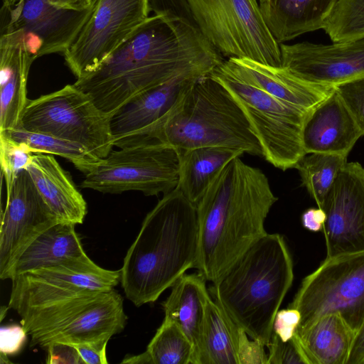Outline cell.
Here are the masks:
<instances>
[{
  "label": "cell",
  "instance_id": "7bdbcfd3",
  "mask_svg": "<svg viewBox=\"0 0 364 364\" xmlns=\"http://www.w3.org/2000/svg\"><path fill=\"white\" fill-rule=\"evenodd\" d=\"M346 364H364V319L355 333Z\"/></svg>",
  "mask_w": 364,
  "mask_h": 364
},
{
  "label": "cell",
  "instance_id": "8fae6325",
  "mask_svg": "<svg viewBox=\"0 0 364 364\" xmlns=\"http://www.w3.org/2000/svg\"><path fill=\"white\" fill-rule=\"evenodd\" d=\"M289 307L299 311V326L339 314L356 332L364 319V252L326 257L304 278Z\"/></svg>",
  "mask_w": 364,
  "mask_h": 364
},
{
  "label": "cell",
  "instance_id": "f35d334b",
  "mask_svg": "<svg viewBox=\"0 0 364 364\" xmlns=\"http://www.w3.org/2000/svg\"><path fill=\"white\" fill-rule=\"evenodd\" d=\"M48 364H84L76 348L71 344L53 343L46 347Z\"/></svg>",
  "mask_w": 364,
  "mask_h": 364
},
{
  "label": "cell",
  "instance_id": "5b68a950",
  "mask_svg": "<svg viewBox=\"0 0 364 364\" xmlns=\"http://www.w3.org/2000/svg\"><path fill=\"white\" fill-rule=\"evenodd\" d=\"M152 138L177 151L224 146L262 156L241 107L210 74L195 80L156 127Z\"/></svg>",
  "mask_w": 364,
  "mask_h": 364
},
{
  "label": "cell",
  "instance_id": "f6af8a7d",
  "mask_svg": "<svg viewBox=\"0 0 364 364\" xmlns=\"http://www.w3.org/2000/svg\"><path fill=\"white\" fill-rule=\"evenodd\" d=\"M121 363L130 364H153L152 360L146 350L138 355L125 357Z\"/></svg>",
  "mask_w": 364,
  "mask_h": 364
},
{
  "label": "cell",
  "instance_id": "30bf717a",
  "mask_svg": "<svg viewBox=\"0 0 364 364\" xmlns=\"http://www.w3.org/2000/svg\"><path fill=\"white\" fill-rule=\"evenodd\" d=\"M112 151L85 176L80 186L104 193L129 191L163 195L176 188L178 156L171 146L151 139Z\"/></svg>",
  "mask_w": 364,
  "mask_h": 364
},
{
  "label": "cell",
  "instance_id": "ab89813d",
  "mask_svg": "<svg viewBox=\"0 0 364 364\" xmlns=\"http://www.w3.org/2000/svg\"><path fill=\"white\" fill-rule=\"evenodd\" d=\"M149 8L155 14H170L195 24L187 0H149Z\"/></svg>",
  "mask_w": 364,
  "mask_h": 364
},
{
  "label": "cell",
  "instance_id": "8d00e7d4",
  "mask_svg": "<svg viewBox=\"0 0 364 364\" xmlns=\"http://www.w3.org/2000/svg\"><path fill=\"white\" fill-rule=\"evenodd\" d=\"M301 314L295 308L279 310L275 316L272 333H275L282 341L291 339L301 322Z\"/></svg>",
  "mask_w": 364,
  "mask_h": 364
},
{
  "label": "cell",
  "instance_id": "b9f144b4",
  "mask_svg": "<svg viewBox=\"0 0 364 364\" xmlns=\"http://www.w3.org/2000/svg\"><path fill=\"white\" fill-rule=\"evenodd\" d=\"M301 220L305 229L317 232L323 230L326 215L322 208H310L302 213Z\"/></svg>",
  "mask_w": 364,
  "mask_h": 364
},
{
  "label": "cell",
  "instance_id": "2e32d148",
  "mask_svg": "<svg viewBox=\"0 0 364 364\" xmlns=\"http://www.w3.org/2000/svg\"><path fill=\"white\" fill-rule=\"evenodd\" d=\"M326 257L364 252V167L347 162L322 206Z\"/></svg>",
  "mask_w": 364,
  "mask_h": 364
},
{
  "label": "cell",
  "instance_id": "9c48e42d",
  "mask_svg": "<svg viewBox=\"0 0 364 364\" xmlns=\"http://www.w3.org/2000/svg\"><path fill=\"white\" fill-rule=\"evenodd\" d=\"M110 120L109 114L73 84L28 100L18 126L81 144L102 159L114 147Z\"/></svg>",
  "mask_w": 364,
  "mask_h": 364
},
{
  "label": "cell",
  "instance_id": "ba28073f",
  "mask_svg": "<svg viewBox=\"0 0 364 364\" xmlns=\"http://www.w3.org/2000/svg\"><path fill=\"white\" fill-rule=\"evenodd\" d=\"M196 27L220 53L282 67L281 50L257 0H187Z\"/></svg>",
  "mask_w": 364,
  "mask_h": 364
},
{
  "label": "cell",
  "instance_id": "7c38bea8",
  "mask_svg": "<svg viewBox=\"0 0 364 364\" xmlns=\"http://www.w3.org/2000/svg\"><path fill=\"white\" fill-rule=\"evenodd\" d=\"M150 11L149 0H95L91 16L63 53L77 79L97 69Z\"/></svg>",
  "mask_w": 364,
  "mask_h": 364
},
{
  "label": "cell",
  "instance_id": "ee69618b",
  "mask_svg": "<svg viewBox=\"0 0 364 364\" xmlns=\"http://www.w3.org/2000/svg\"><path fill=\"white\" fill-rule=\"evenodd\" d=\"M95 0H49V1L58 7L76 11H82L92 6Z\"/></svg>",
  "mask_w": 364,
  "mask_h": 364
},
{
  "label": "cell",
  "instance_id": "cb8c5ba5",
  "mask_svg": "<svg viewBox=\"0 0 364 364\" xmlns=\"http://www.w3.org/2000/svg\"><path fill=\"white\" fill-rule=\"evenodd\" d=\"M339 0H259L264 19L278 43L322 29Z\"/></svg>",
  "mask_w": 364,
  "mask_h": 364
},
{
  "label": "cell",
  "instance_id": "836d02e7",
  "mask_svg": "<svg viewBox=\"0 0 364 364\" xmlns=\"http://www.w3.org/2000/svg\"><path fill=\"white\" fill-rule=\"evenodd\" d=\"M335 90L364 136V75L336 85Z\"/></svg>",
  "mask_w": 364,
  "mask_h": 364
},
{
  "label": "cell",
  "instance_id": "4fadbf2b",
  "mask_svg": "<svg viewBox=\"0 0 364 364\" xmlns=\"http://www.w3.org/2000/svg\"><path fill=\"white\" fill-rule=\"evenodd\" d=\"M95 2L76 11L56 6L49 0H2L0 34L21 31L36 58L63 54L91 16Z\"/></svg>",
  "mask_w": 364,
  "mask_h": 364
},
{
  "label": "cell",
  "instance_id": "7a4b0ae2",
  "mask_svg": "<svg viewBox=\"0 0 364 364\" xmlns=\"http://www.w3.org/2000/svg\"><path fill=\"white\" fill-rule=\"evenodd\" d=\"M277 200L265 173L240 157L218 173L196 204L199 245L196 269L208 282H218L267 233L264 221Z\"/></svg>",
  "mask_w": 364,
  "mask_h": 364
},
{
  "label": "cell",
  "instance_id": "ac0fdd59",
  "mask_svg": "<svg viewBox=\"0 0 364 364\" xmlns=\"http://www.w3.org/2000/svg\"><path fill=\"white\" fill-rule=\"evenodd\" d=\"M206 75H181L138 94L125 103L111 117L114 146L123 148L154 139L152 135L161 119L189 86Z\"/></svg>",
  "mask_w": 364,
  "mask_h": 364
},
{
  "label": "cell",
  "instance_id": "44dd1931",
  "mask_svg": "<svg viewBox=\"0 0 364 364\" xmlns=\"http://www.w3.org/2000/svg\"><path fill=\"white\" fill-rule=\"evenodd\" d=\"M363 133L336 92L306 118L302 130L306 154L325 153L348 156Z\"/></svg>",
  "mask_w": 364,
  "mask_h": 364
},
{
  "label": "cell",
  "instance_id": "1f68e13d",
  "mask_svg": "<svg viewBox=\"0 0 364 364\" xmlns=\"http://www.w3.org/2000/svg\"><path fill=\"white\" fill-rule=\"evenodd\" d=\"M322 29L332 42L364 37V0H339Z\"/></svg>",
  "mask_w": 364,
  "mask_h": 364
},
{
  "label": "cell",
  "instance_id": "ffe728a7",
  "mask_svg": "<svg viewBox=\"0 0 364 364\" xmlns=\"http://www.w3.org/2000/svg\"><path fill=\"white\" fill-rule=\"evenodd\" d=\"M36 59L19 31L0 36V131L19 125L28 102L27 82Z\"/></svg>",
  "mask_w": 364,
  "mask_h": 364
},
{
  "label": "cell",
  "instance_id": "d4e9b609",
  "mask_svg": "<svg viewBox=\"0 0 364 364\" xmlns=\"http://www.w3.org/2000/svg\"><path fill=\"white\" fill-rule=\"evenodd\" d=\"M355 331L339 314L299 326L294 337L307 364H346Z\"/></svg>",
  "mask_w": 364,
  "mask_h": 364
},
{
  "label": "cell",
  "instance_id": "4dcf8cb0",
  "mask_svg": "<svg viewBox=\"0 0 364 364\" xmlns=\"http://www.w3.org/2000/svg\"><path fill=\"white\" fill-rule=\"evenodd\" d=\"M153 364H192V343L172 320L164 317L146 350Z\"/></svg>",
  "mask_w": 364,
  "mask_h": 364
},
{
  "label": "cell",
  "instance_id": "277c9868",
  "mask_svg": "<svg viewBox=\"0 0 364 364\" xmlns=\"http://www.w3.org/2000/svg\"><path fill=\"white\" fill-rule=\"evenodd\" d=\"M293 280V259L284 237L266 233L208 291L251 338L268 347L275 316Z\"/></svg>",
  "mask_w": 364,
  "mask_h": 364
},
{
  "label": "cell",
  "instance_id": "d590c367",
  "mask_svg": "<svg viewBox=\"0 0 364 364\" xmlns=\"http://www.w3.org/2000/svg\"><path fill=\"white\" fill-rule=\"evenodd\" d=\"M264 345L258 340L251 338L239 327L237 355L238 364H267L268 355Z\"/></svg>",
  "mask_w": 364,
  "mask_h": 364
},
{
  "label": "cell",
  "instance_id": "484cf974",
  "mask_svg": "<svg viewBox=\"0 0 364 364\" xmlns=\"http://www.w3.org/2000/svg\"><path fill=\"white\" fill-rule=\"evenodd\" d=\"M75 226L57 223L39 234L21 252L4 279L11 280L28 271L85 255Z\"/></svg>",
  "mask_w": 364,
  "mask_h": 364
},
{
  "label": "cell",
  "instance_id": "d6986e66",
  "mask_svg": "<svg viewBox=\"0 0 364 364\" xmlns=\"http://www.w3.org/2000/svg\"><path fill=\"white\" fill-rule=\"evenodd\" d=\"M223 63L244 80L278 100L311 112L328 97L335 87L304 80L283 67H271L247 60L230 58Z\"/></svg>",
  "mask_w": 364,
  "mask_h": 364
},
{
  "label": "cell",
  "instance_id": "6da1fadb",
  "mask_svg": "<svg viewBox=\"0 0 364 364\" xmlns=\"http://www.w3.org/2000/svg\"><path fill=\"white\" fill-rule=\"evenodd\" d=\"M223 61L194 23L159 14L74 85L112 117L138 94L183 74H210Z\"/></svg>",
  "mask_w": 364,
  "mask_h": 364
},
{
  "label": "cell",
  "instance_id": "d6a6232c",
  "mask_svg": "<svg viewBox=\"0 0 364 364\" xmlns=\"http://www.w3.org/2000/svg\"><path fill=\"white\" fill-rule=\"evenodd\" d=\"M34 153L24 144L0 134V161L1 173L6 183L20 171L26 169Z\"/></svg>",
  "mask_w": 364,
  "mask_h": 364
},
{
  "label": "cell",
  "instance_id": "83f0119b",
  "mask_svg": "<svg viewBox=\"0 0 364 364\" xmlns=\"http://www.w3.org/2000/svg\"><path fill=\"white\" fill-rule=\"evenodd\" d=\"M239 326L208 295L205 301L202 348L198 364H238Z\"/></svg>",
  "mask_w": 364,
  "mask_h": 364
},
{
  "label": "cell",
  "instance_id": "60d3db41",
  "mask_svg": "<svg viewBox=\"0 0 364 364\" xmlns=\"http://www.w3.org/2000/svg\"><path fill=\"white\" fill-rule=\"evenodd\" d=\"M108 341L84 343L73 345L84 364H107L106 348Z\"/></svg>",
  "mask_w": 364,
  "mask_h": 364
},
{
  "label": "cell",
  "instance_id": "e0dca14e",
  "mask_svg": "<svg viewBox=\"0 0 364 364\" xmlns=\"http://www.w3.org/2000/svg\"><path fill=\"white\" fill-rule=\"evenodd\" d=\"M282 67L312 83L333 86L364 75V37L331 44H279Z\"/></svg>",
  "mask_w": 364,
  "mask_h": 364
},
{
  "label": "cell",
  "instance_id": "e575fe53",
  "mask_svg": "<svg viewBox=\"0 0 364 364\" xmlns=\"http://www.w3.org/2000/svg\"><path fill=\"white\" fill-rule=\"evenodd\" d=\"M267 348V364H307L294 337L284 342L272 333Z\"/></svg>",
  "mask_w": 364,
  "mask_h": 364
},
{
  "label": "cell",
  "instance_id": "4316f807",
  "mask_svg": "<svg viewBox=\"0 0 364 364\" xmlns=\"http://www.w3.org/2000/svg\"><path fill=\"white\" fill-rule=\"evenodd\" d=\"M176 188L196 204L218 173L244 153L224 146H203L179 151Z\"/></svg>",
  "mask_w": 364,
  "mask_h": 364
},
{
  "label": "cell",
  "instance_id": "603a6c76",
  "mask_svg": "<svg viewBox=\"0 0 364 364\" xmlns=\"http://www.w3.org/2000/svg\"><path fill=\"white\" fill-rule=\"evenodd\" d=\"M207 282L199 272L185 273L173 284L162 303L165 317L174 321L192 343V364H198L202 348L205 301L209 294Z\"/></svg>",
  "mask_w": 364,
  "mask_h": 364
},
{
  "label": "cell",
  "instance_id": "52a82bcc",
  "mask_svg": "<svg viewBox=\"0 0 364 364\" xmlns=\"http://www.w3.org/2000/svg\"><path fill=\"white\" fill-rule=\"evenodd\" d=\"M210 75L237 101L260 144L264 159L286 171L306 154L302 130L311 112L288 105L244 80L223 63Z\"/></svg>",
  "mask_w": 364,
  "mask_h": 364
},
{
  "label": "cell",
  "instance_id": "5bb4252c",
  "mask_svg": "<svg viewBox=\"0 0 364 364\" xmlns=\"http://www.w3.org/2000/svg\"><path fill=\"white\" fill-rule=\"evenodd\" d=\"M120 279V269H104L85 254L13 278L8 306L14 310L57 294L85 290H110Z\"/></svg>",
  "mask_w": 364,
  "mask_h": 364
},
{
  "label": "cell",
  "instance_id": "f1b7e54d",
  "mask_svg": "<svg viewBox=\"0 0 364 364\" xmlns=\"http://www.w3.org/2000/svg\"><path fill=\"white\" fill-rule=\"evenodd\" d=\"M0 134L24 144L34 154L43 153L63 157L85 175L100 160L90 154L81 144L53 135L28 131L20 126L0 131Z\"/></svg>",
  "mask_w": 364,
  "mask_h": 364
},
{
  "label": "cell",
  "instance_id": "9a60e30c",
  "mask_svg": "<svg viewBox=\"0 0 364 364\" xmlns=\"http://www.w3.org/2000/svg\"><path fill=\"white\" fill-rule=\"evenodd\" d=\"M6 201L1 213L0 278L39 234L59 223L38 193L26 169L6 183Z\"/></svg>",
  "mask_w": 364,
  "mask_h": 364
},
{
  "label": "cell",
  "instance_id": "bcb514c9",
  "mask_svg": "<svg viewBox=\"0 0 364 364\" xmlns=\"http://www.w3.org/2000/svg\"><path fill=\"white\" fill-rule=\"evenodd\" d=\"M0 363L1 364H4V363L7 364V363H11V362L9 360L7 355L0 353Z\"/></svg>",
  "mask_w": 364,
  "mask_h": 364
},
{
  "label": "cell",
  "instance_id": "3957f363",
  "mask_svg": "<svg viewBox=\"0 0 364 364\" xmlns=\"http://www.w3.org/2000/svg\"><path fill=\"white\" fill-rule=\"evenodd\" d=\"M198 245L196 205L176 188L164 194L124 258L120 282L126 297L136 306L156 301L196 268Z\"/></svg>",
  "mask_w": 364,
  "mask_h": 364
},
{
  "label": "cell",
  "instance_id": "74e56055",
  "mask_svg": "<svg viewBox=\"0 0 364 364\" xmlns=\"http://www.w3.org/2000/svg\"><path fill=\"white\" fill-rule=\"evenodd\" d=\"M27 335L22 325L2 326L0 329V353L7 355L17 354L25 343Z\"/></svg>",
  "mask_w": 364,
  "mask_h": 364
},
{
  "label": "cell",
  "instance_id": "7dc6e473",
  "mask_svg": "<svg viewBox=\"0 0 364 364\" xmlns=\"http://www.w3.org/2000/svg\"><path fill=\"white\" fill-rule=\"evenodd\" d=\"M9 308V306H2L1 307V309H0V318H1V321L4 318V316H6L7 310H8Z\"/></svg>",
  "mask_w": 364,
  "mask_h": 364
},
{
  "label": "cell",
  "instance_id": "7402d4cb",
  "mask_svg": "<svg viewBox=\"0 0 364 364\" xmlns=\"http://www.w3.org/2000/svg\"><path fill=\"white\" fill-rule=\"evenodd\" d=\"M38 193L59 223H82L87 203L51 154L35 153L26 168Z\"/></svg>",
  "mask_w": 364,
  "mask_h": 364
},
{
  "label": "cell",
  "instance_id": "8992f818",
  "mask_svg": "<svg viewBox=\"0 0 364 364\" xmlns=\"http://www.w3.org/2000/svg\"><path fill=\"white\" fill-rule=\"evenodd\" d=\"M15 311L31 336L30 346L45 349L53 343L109 341L127 320L123 298L114 289L58 294Z\"/></svg>",
  "mask_w": 364,
  "mask_h": 364
},
{
  "label": "cell",
  "instance_id": "f546056e",
  "mask_svg": "<svg viewBox=\"0 0 364 364\" xmlns=\"http://www.w3.org/2000/svg\"><path fill=\"white\" fill-rule=\"evenodd\" d=\"M347 158L339 154L311 153L305 154L296 164L294 168L299 173L302 186L318 208H322L339 171L348 162Z\"/></svg>",
  "mask_w": 364,
  "mask_h": 364
}]
</instances>
